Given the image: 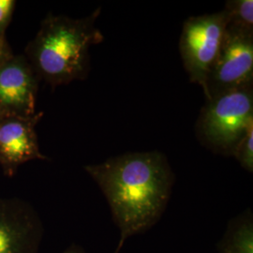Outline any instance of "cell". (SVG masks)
<instances>
[{
	"label": "cell",
	"mask_w": 253,
	"mask_h": 253,
	"mask_svg": "<svg viewBox=\"0 0 253 253\" xmlns=\"http://www.w3.org/2000/svg\"><path fill=\"white\" fill-rule=\"evenodd\" d=\"M108 202L120 242L144 233L163 216L172 194L174 173L167 157L158 150L126 153L84 166Z\"/></svg>",
	"instance_id": "obj_1"
},
{
	"label": "cell",
	"mask_w": 253,
	"mask_h": 253,
	"mask_svg": "<svg viewBox=\"0 0 253 253\" xmlns=\"http://www.w3.org/2000/svg\"><path fill=\"white\" fill-rule=\"evenodd\" d=\"M100 14L99 7L84 18L49 13L42 20L25 54L39 80L56 87L86 79L90 72L89 49L104 40L96 25Z\"/></svg>",
	"instance_id": "obj_2"
},
{
	"label": "cell",
	"mask_w": 253,
	"mask_h": 253,
	"mask_svg": "<svg viewBox=\"0 0 253 253\" xmlns=\"http://www.w3.org/2000/svg\"><path fill=\"white\" fill-rule=\"evenodd\" d=\"M252 126L253 85L206 100L195 124V135L211 152L233 157L236 146Z\"/></svg>",
	"instance_id": "obj_3"
},
{
	"label": "cell",
	"mask_w": 253,
	"mask_h": 253,
	"mask_svg": "<svg viewBox=\"0 0 253 253\" xmlns=\"http://www.w3.org/2000/svg\"><path fill=\"white\" fill-rule=\"evenodd\" d=\"M227 22L226 12L222 9L191 16L183 24L179 40L181 60L190 82L202 88L220 49Z\"/></svg>",
	"instance_id": "obj_4"
},
{
	"label": "cell",
	"mask_w": 253,
	"mask_h": 253,
	"mask_svg": "<svg viewBox=\"0 0 253 253\" xmlns=\"http://www.w3.org/2000/svg\"><path fill=\"white\" fill-rule=\"evenodd\" d=\"M251 85H253V34L226 28L203 87L206 100Z\"/></svg>",
	"instance_id": "obj_5"
},
{
	"label": "cell",
	"mask_w": 253,
	"mask_h": 253,
	"mask_svg": "<svg viewBox=\"0 0 253 253\" xmlns=\"http://www.w3.org/2000/svg\"><path fill=\"white\" fill-rule=\"evenodd\" d=\"M39 78L26 55L11 54L0 65V116L36 115Z\"/></svg>",
	"instance_id": "obj_6"
},
{
	"label": "cell",
	"mask_w": 253,
	"mask_h": 253,
	"mask_svg": "<svg viewBox=\"0 0 253 253\" xmlns=\"http://www.w3.org/2000/svg\"><path fill=\"white\" fill-rule=\"evenodd\" d=\"M43 235L35 209L18 198H0V253H39Z\"/></svg>",
	"instance_id": "obj_7"
},
{
	"label": "cell",
	"mask_w": 253,
	"mask_h": 253,
	"mask_svg": "<svg viewBox=\"0 0 253 253\" xmlns=\"http://www.w3.org/2000/svg\"><path fill=\"white\" fill-rule=\"evenodd\" d=\"M42 117L40 112L30 118H0V167L6 176H14L19 167L30 161L47 160L40 150L36 132Z\"/></svg>",
	"instance_id": "obj_8"
},
{
	"label": "cell",
	"mask_w": 253,
	"mask_h": 253,
	"mask_svg": "<svg viewBox=\"0 0 253 253\" xmlns=\"http://www.w3.org/2000/svg\"><path fill=\"white\" fill-rule=\"evenodd\" d=\"M219 253H253V215L247 209L228 226L226 234L218 244Z\"/></svg>",
	"instance_id": "obj_9"
},
{
	"label": "cell",
	"mask_w": 253,
	"mask_h": 253,
	"mask_svg": "<svg viewBox=\"0 0 253 253\" xmlns=\"http://www.w3.org/2000/svg\"><path fill=\"white\" fill-rule=\"evenodd\" d=\"M223 10L226 12V28L253 34V0H228Z\"/></svg>",
	"instance_id": "obj_10"
},
{
	"label": "cell",
	"mask_w": 253,
	"mask_h": 253,
	"mask_svg": "<svg viewBox=\"0 0 253 253\" xmlns=\"http://www.w3.org/2000/svg\"><path fill=\"white\" fill-rule=\"evenodd\" d=\"M240 166L249 172H253V126L239 142L233 155Z\"/></svg>",
	"instance_id": "obj_11"
},
{
	"label": "cell",
	"mask_w": 253,
	"mask_h": 253,
	"mask_svg": "<svg viewBox=\"0 0 253 253\" xmlns=\"http://www.w3.org/2000/svg\"><path fill=\"white\" fill-rule=\"evenodd\" d=\"M16 6L14 0H0V40L6 41L5 34Z\"/></svg>",
	"instance_id": "obj_12"
},
{
	"label": "cell",
	"mask_w": 253,
	"mask_h": 253,
	"mask_svg": "<svg viewBox=\"0 0 253 253\" xmlns=\"http://www.w3.org/2000/svg\"><path fill=\"white\" fill-rule=\"evenodd\" d=\"M0 52H2L4 54H12L7 41L0 40Z\"/></svg>",
	"instance_id": "obj_13"
},
{
	"label": "cell",
	"mask_w": 253,
	"mask_h": 253,
	"mask_svg": "<svg viewBox=\"0 0 253 253\" xmlns=\"http://www.w3.org/2000/svg\"><path fill=\"white\" fill-rule=\"evenodd\" d=\"M63 253H85L82 249L77 246H72L71 248H69L68 250H66Z\"/></svg>",
	"instance_id": "obj_14"
},
{
	"label": "cell",
	"mask_w": 253,
	"mask_h": 253,
	"mask_svg": "<svg viewBox=\"0 0 253 253\" xmlns=\"http://www.w3.org/2000/svg\"><path fill=\"white\" fill-rule=\"evenodd\" d=\"M12 54H4L2 52H0V65L4 62V60L9 57V55H11Z\"/></svg>",
	"instance_id": "obj_15"
},
{
	"label": "cell",
	"mask_w": 253,
	"mask_h": 253,
	"mask_svg": "<svg viewBox=\"0 0 253 253\" xmlns=\"http://www.w3.org/2000/svg\"><path fill=\"white\" fill-rule=\"evenodd\" d=\"M0 118H1V116H0Z\"/></svg>",
	"instance_id": "obj_16"
}]
</instances>
